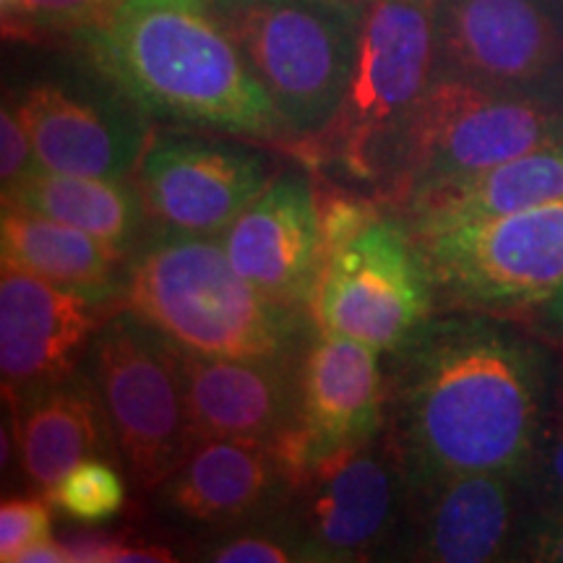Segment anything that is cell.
<instances>
[{
	"mask_svg": "<svg viewBox=\"0 0 563 563\" xmlns=\"http://www.w3.org/2000/svg\"><path fill=\"white\" fill-rule=\"evenodd\" d=\"M118 311V308H115ZM112 306L3 264L0 274V373L11 405L60 382L87 357Z\"/></svg>",
	"mask_w": 563,
	"mask_h": 563,
	"instance_id": "2e32d148",
	"label": "cell"
},
{
	"mask_svg": "<svg viewBox=\"0 0 563 563\" xmlns=\"http://www.w3.org/2000/svg\"><path fill=\"white\" fill-rule=\"evenodd\" d=\"M81 368L100 394L125 473L139 490H154L196 443L180 344L121 306L91 340Z\"/></svg>",
	"mask_w": 563,
	"mask_h": 563,
	"instance_id": "52a82bcc",
	"label": "cell"
},
{
	"mask_svg": "<svg viewBox=\"0 0 563 563\" xmlns=\"http://www.w3.org/2000/svg\"><path fill=\"white\" fill-rule=\"evenodd\" d=\"M559 201H563V144L446 183L391 211H397L412 235H420Z\"/></svg>",
	"mask_w": 563,
	"mask_h": 563,
	"instance_id": "44dd1931",
	"label": "cell"
},
{
	"mask_svg": "<svg viewBox=\"0 0 563 563\" xmlns=\"http://www.w3.org/2000/svg\"><path fill=\"white\" fill-rule=\"evenodd\" d=\"M3 203L79 228L123 256H131L152 230L150 209L133 178H89L37 165L5 188Z\"/></svg>",
	"mask_w": 563,
	"mask_h": 563,
	"instance_id": "603a6c76",
	"label": "cell"
},
{
	"mask_svg": "<svg viewBox=\"0 0 563 563\" xmlns=\"http://www.w3.org/2000/svg\"><path fill=\"white\" fill-rule=\"evenodd\" d=\"M522 477L532 511L563 517V386L553 391Z\"/></svg>",
	"mask_w": 563,
	"mask_h": 563,
	"instance_id": "484cf974",
	"label": "cell"
},
{
	"mask_svg": "<svg viewBox=\"0 0 563 563\" xmlns=\"http://www.w3.org/2000/svg\"><path fill=\"white\" fill-rule=\"evenodd\" d=\"M563 144V104L433 76L378 186L389 209L522 154Z\"/></svg>",
	"mask_w": 563,
	"mask_h": 563,
	"instance_id": "5b68a950",
	"label": "cell"
},
{
	"mask_svg": "<svg viewBox=\"0 0 563 563\" xmlns=\"http://www.w3.org/2000/svg\"><path fill=\"white\" fill-rule=\"evenodd\" d=\"M194 559L211 563H292L300 561L295 543L277 511L235 530L203 538Z\"/></svg>",
	"mask_w": 563,
	"mask_h": 563,
	"instance_id": "d4e9b609",
	"label": "cell"
},
{
	"mask_svg": "<svg viewBox=\"0 0 563 563\" xmlns=\"http://www.w3.org/2000/svg\"><path fill=\"white\" fill-rule=\"evenodd\" d=\"M123 306L201 355H302L316 334L308 308L272 298L232 266L222 235L159 224L129 256Z\"/></svg>",
	"mask_w": 563,
	"mask_h": 563,
	"instance_id": "3957f363",
	"label": "cell"
},
{
	"mask_svg": "<svg viewBox=\"0 0 563 563\" xmlns=\"http://www.w3.org/2000/svg\"><path fill=\"white\" fill-rule=\"evenodd\" d=\"M538 313H540V327L545 329V334L551 336V340L563 344V287L545 302L543 308H540Z\"/></svg>",
	"mask_w": 563,
	"mask_h": 563,
	"instance_id": "d6a6232c",
	"label": "cell"
},
{
	"mask_svg": "<svg viewBox=\"0 0 563 563\" xmlns=\"http://www.w3.org/2000/svg\"><path fill=\"white\" fill-rule=\"evenodd\" d=\"M277 514L306 563L397 561L407 477L386 428L292 481Z\"/></svg>",
	"mask_w": 563,
	"mask_h": 563,
	"instance_id": "30bf717a",
	"label": "cell"
},
{
	"mask_svg": "<svg viewBox=\"0 0 563 563\" xmlns=\"http://www.w3.org/2000/svg\"><path fill=\"white\" fill-rule=\"evenodd\" d=\"M53 509L81 525H100L121 514L125 504L123 475L112 460H87L76 464L55 488L47 493Z\"/></svg>",
	"mask_w": 563,
	"mask_h": 563,
	"instance_id": "cb8c5ba5",
	"label": "cell"
},
{
	"mask_svg": "<svg viewBox=\"0 0 563 563\" xmlns=\"http://www.w3.org/2000/svg\"><path fill=\"white\" fill-rule=\"evenodd\" d=\"M431 11L435 76L559 102L563 30L543 0H431Z\"/></svg>",
	"mask_w": 563,
	"mask_h": 563,
	"instance_id": "8fae6325",
	"label": "cell"
},
{
	"mask_svg": "<svg viewBox=\"0 0 563 563\" xmlns=\"http://www.w3.org/2000/svg\"><path fill=\"white\" fill-rule=\"evenodd\" d=\"M0 251L3 264L37 274L91 300L123 306L129 256L97 241L89 232L37 211L3 203Z\"/></svg>",
	"mask_w": 563,
	"mask_h": 563,
	"instance_id": "7402d4cb",
	"label": "cell"
},
{
	"mask_svg": "<svg viewBox=\"0 0 563 563\" xmlns=\"http://www.w3.org/2000/svg\"><path fill=\"white\" fill-rule=\"evenodd\" d=\"M40 162L37 154H34L30 131L21 121L13 100H5L3 110H0V183H3V191L16 186Z\"/></svg>",
	"mask_w": 563,
	"mask_h": 563,
	"instance_id": "f1b7e54d",
	"label": "cell"
},
{
	"mask_svg": "<svg viewBox=\"0 0 563 563\" xmlns=\"http://www.w3.org/2000/svg\"><path fill=\"white\" fill-rule=\"evenodd\" d=\"M514 561L563 563V517L530 509L517 551H514Z\"/></svg>",
	"mask_w": 563,
	"mask_h": 563,
	"instance_id": "f546056e",
	"label": "cell"
},
{
	"mask_svg": "<svg viewBox=\"0 0 563 563\" xmlns=\"http://www.w3.org/2000/svg\"><path fill=\"white\" fill-rule=\"evenodd\" d=\"M527 514L522 473H467L412 488L397 561H514Z\"/></svg>",
	"mask_w": 563,
	"mask_h": 563,
	"instance_id": "9a60e30c",
	"label": "cell"
},
{
	"mask_svg": "<svg viewBox=\"0 0 563 563\" xmlns=\"http://www.w3.org/2000/svg\"><path fill=\"white\" fill-rule=\"evenodd\" d=\"M125 538L129 534H112L102 530H68L60 534V543L70 555V563H118Z\"/></svg>",
	"mask_w": 563,
	"mask_h": 563,
	"instance_id": "4dcf8cb0",
	"label": "cell"
},
{
	"mask_svg": "<svg viewBox=\"0 0 563 563\" xmlns=\"http://www.w3.org/2000/svg\"><path fill=\"white\" fill-rule=\"evenodd\" d=\"M121 0H3L5 32L76 34L115 9Z\"/></svg>",
	"mask_w": 563,
	"mask_h": 563,
	"instance_id": "4316f807",
	"label": "cell"
},
{
	"mask_svg": "<svg viewBox=\"0 0 563 563\" xmlns=\"http://www.w3.org/2000/svg\"><path fill=\"white\" fill-rule=\"evenodd\" d=\"M290 488L292 477L272 443L203 439L152 493L162 519L209 538L279 511Z\"/></svg>",
	"mask_w": 563,
	"mask_h": 563,
	"instance_id": "e0dca14e",
	"label": "cell"
},
{
	"mask_svg": "<svg viewBox=\"0 0 563 563\" xmlns=\"http://www.w3.org/2000/svg\"><path fill=\"white\" fill-rule=\"evenodd\" d=\"M382 357L347 336L313 334L302 355L298 422L277 446L292 481L384 433Z\"/></svg>",
	"mask_w": 563,
	"mask_h": 563,
	"instance_id": "4fadbf2b",
	"label": "cell"
},
{
	"mask_svg": "<svg viewBox=\"0 0 563 563\" xmlns=\"http://www.w3.org/2000/svg\"><path fill=\"white\" fill-rule=\"evenodd\" d=\"M412 238L446 311L525 316L563 287V201Z\"/></svg>",
	"mask_w": 563,
	"mask_h": 563,
	"instance_id": "ba28073f",
	"label": "cell"
},
{
	"mask_svg": "<svg viewBox=\"0 0 563 563\" xmlns=\"http://www.w3.org/2000/svg\"><path fill=\"white\" fill-rule=\"evenodd\" d=\"M433 76L431 0H373L340 115L323 136L295 154L378 188Z\"/></svg>",
	"mask_w": 563,
	"mask_h": 563,
	"instance_id": "8992f818",
	"label": "cell"
},
{
	"mask_svg": "<svg viewBox=\"0 0 563 563\" xmlns=\"http://www.w3.org/2000/svg\"><path fill=\"white\" fill-rule=\"evenodd\" d=\"M51 498H5L0 506V561L13 563L16 555L37 540L51 538Z\"/></svg>",
	"mask_w": 563,
	"mask_h": 563,
	"instance_id": "83f0119b",
	"label": "cell"
},
{
	"mask_svg": "<svg viewBox=\"0 0 563 563\" xmlns=\"http://www.w3.org/2000/svg\"><path fill=\"white\" fill-rule=\"evenodd\" d=\"M70 37L152 123L290 146L285 118L209 0H121Z\"/></svg>",
	"mask_w": 563,
	"mask_h": 563,
	"instance_id": "7a4b0ae2",
	"label": "cell"
},
{
	"mask_svg": "<svg viewBox=\"0 0 563 563\" xmlns=\"http://www.w3.org/2000/svg\"><path fill=\"white\" fill-rule=\"evenodd\" d=\"M384 365L386 433L407 490L522 473L551 407L545 352L496 316L433 313Z\"/></svg>",
	"mask_w": 563,
	"mask_h": 563,
	"instance_id": "6da1fadb",
	"label": "cell"
},
{
	"mask_svg": "<svg viewBox=\"0 0 563 563\" xmlns=\"http://www.w3.org/2000/svg\"><path fill=\"white\" fill-rule=\"evenodd\" d=\"M11 407L21 473L45 496L76 464L118 456L108 412L81 365Z\"/></svg>",
	"mask_w": 563,
	"mask_h": 563,
	"instance_id": "ffe728a7",
	"label": "cell"
},
{
	"mask_svg": "<svg viewBox=\"0 0 563 563\" xmlns=\"http://www.w3.org/2000/svg\"><path fill=\"white\" fill-rule=\"evenodd\" d=\"M277 104L292 154L340 115L373 0H209Z\"/></svg>",
	"mask_w": 563,
	"mask_h": 563,
	"instance_id": "277c9868",
	"label": "cell"
},
{
	"mask_svg": "<svg viewBox=\"0 0 563 563\" xmlns=\"http://www.w3.org/2000/svg\"><path fill=\"white\" fill-rule=\"evenodd\" d=\"M100 76V74H97ZM40 167L89 178H131L154 136L152 121L121 89L34 84L13 97Z\"/></svg>",
	"mask_w": 563,
	"mask_h": 563,
	"instance_id": "5bb4252c",
	"label": "cell"
},
{
	"mask_svg": "<svg viewBox=\"0 0 563 563\" xmlns=\"http://www.w3.org/2000/svg\"><path fill=\"white\" fill-rule=\"evenodd\" d=\"M232 266L253 287L308 308L321 272L319 194L302 173H279L222 232Z\"/></svg>",
	"mask_w": 563,
	"mask_h": 563,
	"instance_id": "d6986e66",
	"label": "cell"
},
{
	"mask_svg": "<svg viewBox=\"0 0 563 563\" xmlns=\"http://www.w3.org/2000/svg\"><path fill=\"white\" fill-rule=\"evenodd\" d=\"M308 311L316 332L347 336L389 355L439 311L418 241L384 203L365 228L321 262Z\"/></svg>",
	"mask_w": 563,
	"mask_h": 563,
	"instance_id": "9c48e42d",
	"label": "cell"
},
{
	"mask_svg": "<svg viewBox=\"0 0 563 563\" xmlns=\"http://www.w3.org/2000/svg\"><path fill=\"white\" fill-rule=\"evenodd\" d=\"M13 563H70V555L60 540L45 538L32 543L30 548H24Z\"/></svg>",
	"mask_w": 563,
	"mask_h": 563,
	"instance_id": "1f68e13d",
	"label": "cell"
},
{
	"mask_svg": "<svg viewBox=\"0 0 563 563\" xmlns=\"http://www.w3.org/2000/svg\"><path fill=\"white\" fill-rule=\"evenodd\" d=\"M272 180L258 141L188 129L154 133L136 167L152 224L194 235H222Z\"/></svg>",
	"mask_w": 563,
	"mask_h": 563,
	"instance_id": "7c38bea8",
	"label": "cell"
},
{
	"mask_svg": "<svg viewBox=\"0 0 563 563\" xmlns=\"http://www.w3.org/2000/svg\"><path fill=\"white\" fill-rule=\"evenodd\" d=\"M302 355L228 357L183 350L196 441L245 439L279 446L298 422Z\"/></svg>",
	"mask_w": 563,
	"mask_h": 563,
	"instance_id": "ac0fdd59",
	"label": "cell"
}]
</instances>
